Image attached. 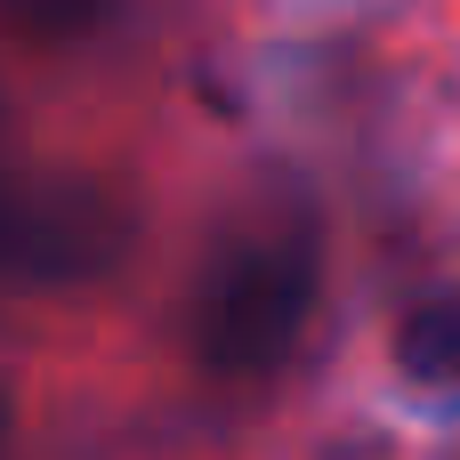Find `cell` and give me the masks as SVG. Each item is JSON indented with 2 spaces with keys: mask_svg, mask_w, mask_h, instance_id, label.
<instances>
[{
  "mask_svg": "<svg viewBox=\"0 0 460 460\" xmlns=\"http://www.w3.org/2000/svg\"><path fill=\"white\" fill-rule=\"evenodd\" d=\"M315 283H323V243H315V210L275 194L259 210H243L194 291V356L218 380H267L307 315H315Z\"/></svg>",
  "mask_w": 460,
  "mask_h": 460,
  "instance_id": "cell-1",
  "label": "cell"
},
{
  "mask_svg": "<svg viewBox=\"0 0 460 460\" xmlns=\"http://www.w3.org/2000/svg\"><path fill=\"white\" fill-rule=\"evenodd\" d=\"M137 218L105 178H0V275L8 283H97L129 259Z\"/></svg>",
  "mask_w": 460,
  "mask_h": 460,
  "instance_id": "cell-2",
  "label": "cell"
},
{
  "mask_svg": "<svg viewBox=\"0 0 460 460\" xmlns=\"http://www.w3.org/2000/svg\"><path fill=\"white\" fill-rule=\"evenodd\" d=\"M396 364H404L412 388H460V291H437L404 315Z\"/></svg>",
  "mask_w": 460,
  "mask_h": 460,
  "instance_id": "cell-3",
  "label": "cell"
},
{
  "mask_svg": "<svg viewBox=\"0 0 460 460\" xmlns=\"http://www.w3.org/2000/svg\"><path fill=\"white\" fill-rule=\"evenodd\" d=\"M105 16H113V0H0V32H8V40H24V49L89 40Z\"/></svg>",
  "mask_w": 460,
  "mask_h": 460,
  "instance_id": "cell-4",
  "label": "cell"
},
{
  "mask_svg": "<svg viewBox=\"0 0 460 460\" xmlns=\"http://www.w3.org/2000/svg\"><path fill=\"white\" fill-rule=\"evenodd\" d=\"M307 460H396V453H388L380 437H364V429H356V437H332V445H315Z\"/></svg>",
  "mask_w": 460,
  "mask_h": 460,
  "instance_id": "cell-5",
  "label": "cell"
},
{
  "mask_svg": "<svg viewBox=\"0 0 460 460\" xmlns=\"http://www.w3.org/2000/svg\"><path fill=\"white\" fill-rule=\"evenodd\" d=\"M0 437H8V396H0Z\"/></svg>",
  "mask_w": 460,
  "mask_h": 460,
  "instance_id": "cell-6",
  "label": "cell"
}]
</instances>
